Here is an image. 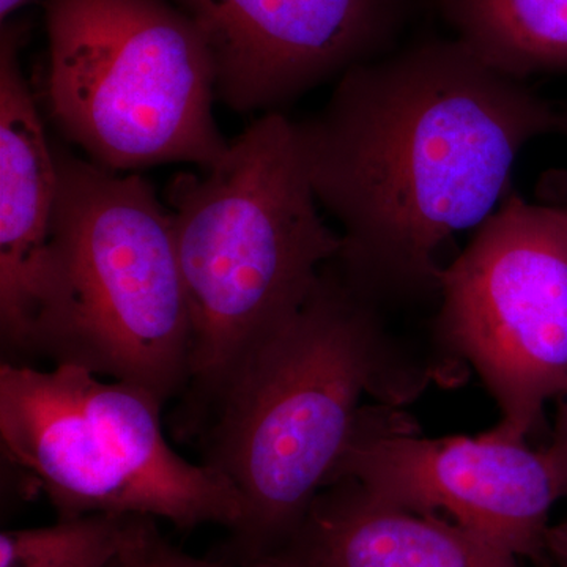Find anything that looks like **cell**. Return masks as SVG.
<instances>
[{"instance_id":"obj_4","label":"cell","mask_w":567,"mask_h":567,"mask_svg":"<svg viewBox=\"0 0 567 567\" xmlns=\"http://www.w3.org/2000/svg\"><path fill=\"white\" fill-rule=\"evenodd\" d=\"M47 32L48 114L89 162L115 173L221 162L210 50L171 0H48Z\"/></svg>"},{"instance_id":"obj_7","label":"cell","mask_w":567,"mask_h":567,"mask_svg":"<svg viewBox=\"0 0 567 567\" xmlns=\"http://www.w3.org/2000/svg\"><path fill=\"white\" fill-rule=\"evenodd\" d=\"M434 333L472 364L502 412L488 434L527 442L567 393V204L511 192L440 275Z\"/></svg>"},{"instance_id":"obj_12","label":"cell","mask_w":567,"mask_h":567,"mask_svg":"<svg viewBox=\"0 0 567 567\" xmlns=\"http://www.w3.org/2000/svg\"><path fill=\"white\" fill-rule=\"evenodd\" d=\"M456 40L486 65L525 81L567 70V0H439Z\"/></svg>"},{"instance_id":"obj_3","label":"cell","mask_w":567,"mask_h":567,"mask_svg":"<svg viewBox=\"0 0 567 567\" xmlns=\"http://www.w3.org/2000/svg\"><path fill=\"white\" fill-rule=\"evenodd\" d=\"M167 200L193 319L177 431L196 435L238 369L300 311L342 238L320 216L297 128L278 111L205 175L174 177Z\"/></svg>"},{"instance_id":"obj_15","label":"cell","mask_w":567,"mask_h":567,"mask_svg":"<svg viewBox=\"0 0 567 567\" xmlns=\"http://www.w3.org/2000/svg\"><path fill=\"white\" fill-rule=\"evenodd\" d=\"M544 451H546L550 464L554 466L563 498H567V393L566 402L558 412L550 445L544 447Z\"/></svg>"},{"instance_id":"obj_10","label":"cell","mask_w":567,"mask_h":567,"mask_svg":"<svg viewBox=\"0 0 567 567\" xmlns=\"http://www.w3.org/2000/svg\"><path fill=\"white\" fill-rule=\"evenodd\" d=\"M21 29L0 39V338L10 363L65 357L70 298L52 245L58 162L20 62ZM6 353V354H7Z\"/></svg>"},{"instance_id":"obj_19","label":"cell","mask_w":567,"mask_h":567,"mask_svg":"<svg viewBox=\"0 0 567 567\" xmlns=\"http://www.w3.org/2000/svg\"><path fill=\"white\" fill-rule=\"evenodd\" d=\"M107 567H117V559H115L114 563H112V565L107 566Z\"/></svg>"},{"instance_id":"obj_6","label":"cell","mask_w":567,"mask_h":567,"mask_svg":"<svg viewBox=\"0 0 567 567\" xmlns=\"http://www.w3.org/2000/svg\"><path fill=\"white\" fill-rule=\"evenodd\" d=\"M55 162L52 245L70 298L62 363L133 383L166 404L188 386L193 350L171 210L141 175L62 148Z\"/></svg>"},{"instance_id":"obj_2","label":"cell","mask_w":567,"mask_h":567,"mask_svg":"<svg viewBox=\"0 0 567 567\" xmlns=\"http://www.w3.org/2000/svg\"><path fill=\"white\" fill-rule=\"evenodd\" d=\"M339 265L238 369L205 425V465L244 503L213 558L257 566L300 528L360 420L361 399L409 404L435 379Z\"/></svg>"},{"instance_id":"obj_13","label":"cell","mask_w":567,"mask_h":567,"mask_svg":"<svg viewBox=\"0 0 567 567\" xmlns=\"http://www.w3.org/2000/svg\"><path fill=\"white\" fill-rule=\"evenodd\" d=\"M128 518L91 514L51 527L7 529L0 567H107L118 557Z\"/></svg>"},{"instance_id":"obj_9","label":"cell","mask_w":567,"mask_h":567,"mask_svg":"<svg viewBox=\"0 0 567 567\" xmlns=\"http://www.w3.org/2000/svg\"><path fill=\"white\" fill-rule=\"evenodd\" d=\"M210 50L216 99L276 112L393 52L413 0H171Z\"/></svg>"},{"instance_id":"obj_1","label":"cell","mask_w":567,"mask_h":567,"mask_svg":"<svg viewBox=\"0 0 567 567\" xmlns=\"http://www.w3.org/2000/svg\"><path fill=\"white\" fill-rule=\"evenodd\" d=\"M295 128L317 203L342 227L336 264L385 305L440 293L436 254L494 215L558 110L461 41L427 40L346 71Z\"/></svg>"},{"instance_id":"obj_5","label":"cell","mask_w":567,"mask_h":567,"mask_svg":"<svg viewBox=\"0 0 567 567\" xmlns=\"http://www.w3.org/2000/svg\"><path fill=\"white\" fill-rule=\"evenodd\" d=\"M84 365L50 371L0 364V440L37 481L59 520L114 514L163 518L182 532L223 525L244 511L234 484L171 447L148 391L100 379Z\"/></svg>"},{"instance_id":"obj_8","label":"cell","mask_w":567,"mask_h":567,"mask_svg":"<svg viewBox=\"0 0 567 567\" xmlns=\"http://www.w3.org/2000/svg\"><path fill=\"white\" fill-rule=\"evenodd\" d=\"M341 480L395 506L450 518L517 558L547 566L548 518L563 494L546 451L527 442L488 432L431 439L399 406H363L327 486Z\"/></svg>"},{"instance_id":"obj_11","label":"cell","mask_w":567,"mask_h":567,"mask_svg":"<svg viewBox=\"0 0 567 567\" xmlns=\"http://www.w3.org/2000/svg\"><path fill=\"white\" fill-rule=\"evenodd\" d=\"M249 567H520L517 557L456 522L395 506L352 480L316 496L274 557Z\"/></svg>"},{"instance_id":"obj_18","label":"cell","mask_w":567,"mask_h":567,"mask_svg":"<svg viewBox=\"0 0 567 567\" xmlns=\"http://www.w3.org/2000/svg\"><path fill=\"white\" fill-rule=\"evenodd\" d=\"M563 134V136L567 140V100L566 103L563 104L561 110H558V132Z\"/></svg>"},{"instance_id":"obj_17","label":"cell","mask_w":567,"mask_h":567,"mask_svg":"<svg viewBox=\"0 0 567 567\" xmlns=\"http://www.w3.org/2000/svg\"><path fill=\"white\" fill-rule=\"evenodd\" d=\"M28 2H31V0H0V18H2V22H6L11 13L20 10Z\"/></svg>"},{"instance_id":"obj_14","label":"cell","mask_w":567,"mask_h":567,"mask_svg":"<svg viewBox=\"0 0 567 567\" xmlns=\"http://www.w3.org/2000/svg\"><path fill=\"white\" fill-rule=\"evenodd\" d=\"M117 567H249L215 558H196L174 547L159 533L155 518L130 516Z\"/></svg>"},{"instance_id":"obj_16","label":"cell","mask_w":567,"mask_h":567,"mask_svg":"<svg viewBox=\"0 0 567 567\" xmlns=\"http://www.w3.org/2000/svg\"><path fill=\"white\" fill-rule=\"evenodd\" d=\"M546 554V567H567V517L548 528Z\"/></svg>"}]
</instances>
